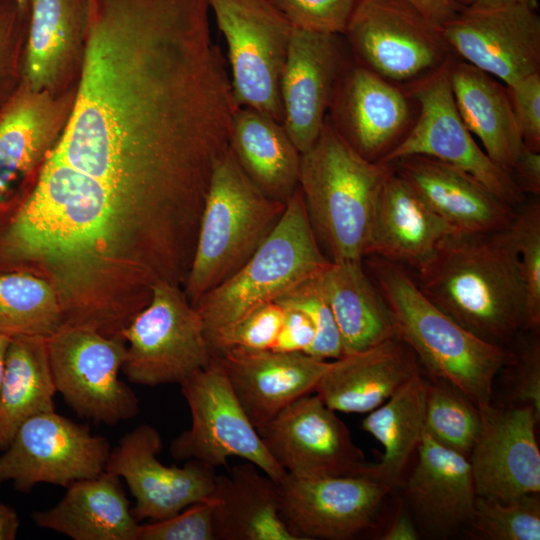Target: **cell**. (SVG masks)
<instances>
[{"label":"cell","instance_id":"1","mask_svg":"<svg viewBox=\"0 0 540 540\" xmlns=\"http://www.w3.org/2000/svg\"><path fill=\"white\" fill-rule=\"evenodd\" d=\"M209 11L208 0H88L73 106L49 155L148 211L200 205L237 108Z\"/></svg>","mask_w":540,"mask_h":540},{"label":"cell","instance_id":"15","mask_svg":"<svg viewBox=\"0 0 540 540\" xmlns=\"http://www.w3.org/2000/svg\"><path fill=\"white\" fill-rule=\"evenodd\" d=\"M266 449L299 477L371 476L372 464L345 423L315 393L303 396L256 428Z\"/></svg>","mask_w":540,"mask_h":540},{"label":"cell","instance_id":"53","mask_svg":"<svg viewBox=\"0 0 540 540\" xmlns=\"http://www.w3.org/2000/svg\"><path fill=\"white\" fill-rule=\"evenodd\" d=\"M15 191V187L0 176V204Z\"/></svg>","mask_w":540,"mask_h":540},{"label":"cell","instance_id":"28","mask_svg":"<svg viewBox=\"0 0 540 540\" xmlns=\"http://www.w3.org/2000/svg\"><path fill=\"white\" fill-rule=\"evenodd\" d=\"M32 519L73 540H138L140 526L121 479L106 470L75 481L56 505L33 512Z\"/></svg>","mask_w":540,"mask_h":540},{"label":"cell","instance_id":"40","mask_svg":"<svg viewBox=\"0 0 540 540\" xmlns=\"http://www.w3.org/2000/svg\"><path fill=\"white\" fill-rule=\"evenodd\" d=\"M27 12L15 0H0V107L22 79Z\"/></svg>","mask_w":540,"mask_h":540},{"label":"cell","instance_id":"39","mask_svg":"<svg viewBox=\"0 0 540 540\" xmlns=\"http://www.w3.org/2000/svg\"><path fill=\"white\" fill-rule=\"evenodd\" d=\"M275 302L282 307L302 311L311 319L315 338L305 354L320 360H335L343 356L340 333L318 284L317 275L282 295Z\"/></svg>","mask_w":540,"mask_h":540},{"label":"cell","instance_id":"33","mask_svg":"<svg viewBox=\"0 0 540 540\" xmlns=\"http://www.w3.org/2000/svg\"><path fill=\"white\" fill-rule=\"evenodd\" d=\"M56 392L46 338L11 337L0 388V452L26 420L55 410Z\"/></svg>","mask_w":540,"mask_h":540},{"label":"cell","instance_id":"43","mask_svg":"<svg viewBox=\"0 0 540 540\" xmlns=\"http://www.w3.org/2000/svg\"><path fill=\"white\" fill-rule=\"evenodd\" d=\"M138 540H215L211 499L139 526Z\"/></svg>","mask_w":540,"mask_h":540},{"label":"cell","instance_id":"49","mask_svg":"<svg viewBox=\"0 0 540 540\" xmlns=\"http://www.w3.org/2000/svg\"><path fill=\"white\" fill-rule=\"evenodd\" d=\"M421 534L410 512L399 510L389 526L382 533V540H418Z\"/></svg>","mask_w":540,"mask_h":540},{"label":"cell","instance_id":"46","mask_svg":"<svg viewBox=\"0 0 540 540\" xmlns=\"http://www.w3.org/2000/svg\"><path fill=\"white\" fill-rule=\"evenodd\" d=\"M284 308V318L271 350L285 353H306L315 338L311 319L302 311Z\"/></svg>","mask_w":540,"mask_h":540},{"label":"cell","instance_id":"14","mask_svg":"<svg viewBox=\"0 0 540 540\" xmlns=\"http://www.w3.org/2000/svg\"><path fill=\"white\" fill-rule=\"evenodd\" d=\"M277 491L281 518L297 540H351L375 527L392 488L369 475L287 473Z\"/></svg>","mask_w":540,"mask_h":540},{"label":"cell","instance_id":"45","mask_svg":"<svg viewBox=\"0 0 540 540\" xmlns=\"http://www.w3.org/2000/svg\"><path fill=\"white\" fill-rule=\"evenodd\" d=\"M509 365L512 368L511 405L529 406L540 416V344L527 341Z\"/></svg>","mask_w":540,"mask_h":540},{"label":"cell","instance_id":"26","mask_svg":"<svg viewBox=\"0 0 540 540\" xmlns=\"http://www.w3.org/2000/svg\"><path fill=\"white\" fill-rule=\"evenodd\" d=\"M419 360L399 337L332 360L315 393L332 410L370 412L419 372Z\"/></svg>","mask_w":540,"mask_h":540},{"label":"cell","instance_id":"30","mask_svg":"<svg viewBox=\"0 0 540 540\" xmlns=\"http://www.w3.org/2000/svg\"><path fill=\"white\" fill-rule=\"evenodd\" d=\"M450 83L458 112L488 157L510 176L524 148L507 87L484 71L453 57Z\"/></svg>","mask_w":540,"mask_h":540},{"label":"cell","instance_id":"54","mask_svg":"<svg viewBox=\"0 0 540 540\" xmlns=\"http://www.w3.org/2000/svg\"><path fill=\"white\" fill-rule=\"evenodd\" d=\"M16 3L18 4L19 8L23 11V12H27V9H28V0H15Z\"/></svg>","mask_w":540,"mask_h":540},{"label":"cell","instance_id":"20","mask_svg":"<svg viewBox=\"0 0 540 540\" xmlns=\"http://www.w3.org/2000/svg\"><path fill=\"white\" fill-rule=\"evenodd\" d=\"M350 59L343 35L293 27L281 79L282 125L300 153L319 136L339 77Z\"/></svg>","mask_w":540,"mask_h":540},{"label":"cell","instance_id":"44","mask_svg":"<svg viewBox=\"0 0 540 540\" xmlns=\"http://www.w3.org/2000/svg\"><path fill=\"white\" fill-rule=\"evenodd\" d=\"M506 87L524 145L540 152V72Z\"/></svg>","mask_w":540,"mask_h":540},{"label":"cell","instance_id":"5","mask_svg":"<svg viewBox=\"0 0 540 540\" xmlns=\"http://www.w3.org/2000/svg\"><path fill=\"white\" fill-rule=\"evenodd\" d=\"M286 203L262 193L228 147L216 160L183 285L194 306L236 273L274 229Z\"/></svg>","mask_w":540,"mask_h":540},{"label":"cell","instance_id":"29","mask_svg":"<svg viewBox=\"0 0 540 540\" xmlns=\"http://www.w3.org/2000/svg\"><path fill=\"white\" fill-rule=\"evenodd\" d=\"M253 463L217 475L210 497L215 540H297L281 518L277 482Z\"/></svg>","mask_w":540,"mask_h":540},{"label":"cell","instance_id":"6","mask_svg":"<svg viewBox=\"0 0 540 540\" xmlns=\"http://www.w3.org/2000/svg\"><path fill=\"white\" fill-rule=\"evenodd\" d=\"M329 262L319 247L298 187L274 229L249 260L194 305L209 345L253 310L318 275Z\"/></svg>","mask_w":540,"mask_h":540},{"label":"cell","instance_id":"23","mask_svg":"<svg viewBox=\"0 0 540 540\" xmlns=\"http://www.w3.org/2000/svg\"><path fill=\"white\" fill-rule=\"evenodd\" d=\"M404 491L421 536L445 539L471 521L477 494L468 457L425 432Z\"/></svg>","mask_w":540,"mask_h":540},{"label":"cell","instance_id":"19","mask_svg":"<svg viewBox=\"0 0 540 540\" xmlns=\"http://www.w3.org/2000/svg\"><path fill=\"white\" fill-rule=\"evenodd\" d=\"M481 429L468 455L477 496L509 501L540 491V451L529 406L479 409Z\"/></svg>","mask_w":540,"mask_h":540},{"label":"cell","instance_id":"25","mask_svg":"<svg viewBox=\"0 0 540 540\" xmlns=\"http://www.w3.org/2000/svg\"><path fill=\"white\" fill-rule=\"evenodd\" d=\"M75 89L62 95L20 84L0 107V176L14 186L33 177L69 118ZM18 186V187H19Z\"/></svg>","mask_w":540,"mask_h":540},{"label":"cell","instance_id":"8","mask_svg":"<svg viewBox=\"0 0 540 540\" xmlns=\"http://www.w3.org/2000/svg\"><path fill=\"white\" fill-rule=\"evenodd\" d=\"M343 37L356 63L403 87L453 57L441 25L408 0H356Z\"/></svg>","mask_w":540,"mask_h":540},{"label":"cell","instance_id":"51","mask_svg":"<svg viewBox=\"0 0 540 540\" xmlns=\"http://www.w3.org/2000/svg\"><path fill=\"white\" fill-rule=\"evenodd\" d=\"M463 8L487 9L498 8L511 5H525L533 9H538L539 0H456Z\"/></svg>","mask_w":540,"mask_h":540},{"label":"cell","instance_id":"48","mask_svg":"<svg viewBox=\"0 0 540 540\" xmlns=\"http://www.w3.org/2000/svg\"><path fill=\"white\" fill-rule=\"evenodd\" d=\"M431 21L443 25L461 6L456 0H408Z\"/></svg>","mask_w":540,"mask_h":540},{"label":"cell","instance_id":"13","mask_svg":"<svg viewBox=\"0 0 540 540\" xmlns=\"http://www.w3.org/2000/svg\"><path fill=\"white\" fill-rule=\"evenodd\" d=\"M105 437L55 412L26 420L0 455V481L21 492L41 483L68 487L101 475L110 455Z\"/></svg>","mask_w":540,"mask_h":540},{"label":"cell","instance_id":"17","mask_svg":"<svg viewBox=\"0 0 540 540\" xmlns=\"http://www.w3.org/2000/svg\"><path fill=\"white\" fill-rule=\"evenodd\" d=\"M162 449L158 430L142 424L126 433L110 451L106 471L124 480L135 499L138 521L168 518L196 502L210 499L215 467L187 460L183 467L166 466L157 455Z\"/></svg>","mask_w":540,"mask_h":540},{"label":"cell","instance_id":"2","mask_svg":"<svg viewBox=\"0 0 540 540\" xmlns=\"http://www.w3.org/2000/svg\"><path fill=\"white\" fill-rule=\"evenodd\" d=\"M418 271L420 290L474 335L501 345L526 326V293L509 227L447 236Z\"/></svg>","mask_w":540,"mask_h":540},{"label":"cell","instance_id":"50","mask_svg":"<svg viewBox=\"0 0 540 540\" xmlns=\"http://www.w3.org/2000/svg\"><path fill=\"white\" fill-rule=\"evenodd\" d=\"M19 527L20 520L16 511L0 502V540H14Z\"/></svg>","mask_w":540,"mask_h":540},{"label":"cell","instance_id":"12","mask_svg":"<svg viewBox=\"0 0 540 540\" xmlns=\"http://www.w3.org/2000/svg\"><path fill=\"white\" fill-rule=\"evenodd\" d=\"M453 57L435 72L405 87L416 102V118L382 163L411 155L432 157L467 172L517 208L525 195L512 177L480 148L458 112L449 76Z\"/></svg>","mask_w":540,"mask_h":540},{"label":"cell","instance_id":"7","mask_svg":"<svg viewBox=\"0 0 540 540\" xmlns=\"http://www.w3.org/2000/svg\"><path fill=\"white\" fill-rule=\"evenodd\" d=\"M122 372L134 384H181L206 367L213 353L203 321L182 286L159 281L149 303L124 328Z\"/></svg>","mask_w":540,"mask_h":540},{"label":"cell","instance_id":"9","mask_svg":"<svg viewBox=\"0 0 540 540\" xmlns=\"http://www.w3.org/2000/svg\"><path fill=\"white\" fill-rule=\"evenodd\" d=\"M228 48L237 107L283 123L281 79L293 26L270 0H208Z\"/></svg>","mask_w":540,"mask_h":540},{"label":"cell","instance_id":"42","mask_svg":"<svg viewBox=\"0 0 540 540\" xmlns=\"http://www.w3.org/2000/svg\"><path fill=\"white\" fill-rule=\"evenodd\" d=\"M294 28L343 35L356 0H270Z\"/></svg>","mask_w":540,"mask_h":540},{"label":"cell","instance_id":"47","mask_svg":"<svg viewBox=\"0 0 540 540\" xmlns=\"http://www.w3.org/2000/svg\"><path fill=\"white\" fill-rule=\"evenodd\" d=\"M519 190L525 194H540V152L524 146L511 172Z\"/></svg>","mask_w":540,"mask_h":540},{"label":"cell","instance_id":"24","mask_svg":"<svg viewBox=\"0 0 540 540\" xmlns=\"http://www.w3.org/2000/svg\"><path fill=\"white\" fill-rule=\"evenodd\" d=\"M391 164L425 204L460 233L499 232L513 220L516 208L451 164L423 155L402 157Z\"/></svg>","mask_w":540,"mask_h":540},{"label":"cell","instance_id":"27","mask_svg":"<svg viewBox=\"0 0 540 540\" xmlns=\"http://www.w3.org/2000/svg\"><path fill=\"white\" fill-rule=\"evenodd\" d=\"M454 233L460 232L432 211L392 166L375 206L365 257L405 263L418 270Z\"/></svg>","mask_w":540,"mask_h":540},{"label":"cell","instance_id":"55","mask_svg":"<svg viewBox=\"0 0 540 540\" xmlns=\"http://www.w3.org/2000/svg\"><path fill=\"white\" fill-rule=\"evenodd\" d=\"M1 483H2V482L0 481V485H1Z\"/></svg>","mask_w":540,"mask_h":540},{"label":"cell","instance_id":"31","mask_svg":"<svg viewBox=\"0 0 540 540\" xmlns=\"http://www.w3.org/2000/svg\"><path fill=\"white\" fill-rule=\"evenodd\" d=\"M317 281L336 321L343 355L397 336L390 309L362 260L330 261Z\"/></svg>","mask_w":540,"mask_h":540},{"label":"cell","instance_id":"4","mask_svg":"<svg viewBox=\"0 0 540 540\" xmlns=\"http://www.w3.org/2000/svg\"><path fill=\"white\" fill-rule=\"evenodd\" d=\"M391 163L371 162L336 131L328 116L301 153L298 187L330 261L362 260L375 206Z\"/></svg>","mask_w":540,"mask_h":540},{"label":"cell","instance_id":"3","mask_svg":"<svg viewBox=\"0 0 540 540\" xmlns=\"http://www.w3.org/2000/svg\"><path fill=\"white\" fill-rule=\"evenodd\" d=\"M369 269L393 317L396 335L436 379L444 380L479 409L491 404L495 376L516 357L449 317L400 264L372 256Z\"/></svg>","mask_w":540,"mask_h":540},{"label":"cell","instance_id":"16","mask_svg":"<svg viewBox=\"0 0 540 540\" xmlns=\"http://www.w3.org/2000/svg\"><path fill=\"white\" fill-rule=\"evenodd\" d=\"M454 57L505 86L540 72V16L537 9L511 5L461 9L442 26Z\"/></svg>","mask_w":540,"mask_h":540},{"label":"cell","instance_id":"10","mask_svg":"<svg viewBox=\"0 0 540 540\" xmlns=\"http://www.w3.org/2000/svg\"><path fill=\"white\" fill-rule=\"evenodd\" d=\"M191 427L177 436L170 453L177 460H198L215 468L228 458L255 464L275 482L287 472L274 460L238 401L224 369L213 355L210 363L180 384Z\"/></svg>","mask_w":540,"mask_h":540},{"label":"cell","instance_id":"35","mask_svg":"<svg viewBox=\"0 0 540 540\" xmlns=\"http://www.w3.org/2000/svg\"><path fill=\"white\" fill-rule=\"evenodd\" d=\"M63 325L57 293L28 272L0 273V334L48 338Z\"/></svg>","mask_w":540,"mask_h":540},{"label":"cell","instance_id":"21","mask_svg":"<svg viewBox=\"0 0 540 540\" xmlns=\"http://www.w3.org/2000/svg\"><path fill=\"white\" fill-rule=\"evenodd\" d=\"M246 415L258 428L297 399L315 392L331 365L305 353L229 348L213 354Z\"/></svg>","mask_w":540,"mask_h":540},{"label":"cell","instance_id":"41","mask_svg":"<svg viewBox=\"0 0 540 540\" xmlns=\"http://www.w3.org/2000/svg\"><path fill=\"white\" fill-rule=\"evenodd\" d=\"M284 318V308L277 302L264 304L247 314L220 334L210 345L216 354L229 348L271 350Z\"/></svg>","mask_w":540,"mask_h":540},{"label":"cell","instance_id":"34","mask_svg":"<svg viewBox=\"0 0 540 540\" xmlns=\"http://www.w3.org/2000/svg\"><path fill=\"white\" fill-rule=\"evenodd\" d=\"M427 388L428 382L418 373L362 420V429L384 449L381 460L372 464L371 477L392 489L401 484L423 437Z\"/></svg>","mask_w":540,"mask_h":540},{"label":"cell","instance_id":"22","mask_svg":"<svg viewBox=\"0 0 540 540\" xmlns=\"http://www.w3.org/2000/svg\"><path fill=\"white\" fill-rule=\"evenodd\" d=\"M87 23L88 0H28L22 79L32 90L62 95L73 89Z\"/></svg>","mask_w":540,"mask_h":540},{"label":"cell","instance_id":"38","mask_svg":"<svg viewBox=\"0 0 540 540\" xmlns=\"http://www.w3.org/2000/svg\"><path fill=\"white\" fill-rule=\"evenodd\" d=\"M517 248L526 293V327L540 325V203L521 204L509 226Z\"/></svg>","mask_w":540,"mask_h":540},{"label":"cell","instance_id":"52","mask_svg":"<svg viewBox=\"0 0 540 540\" xmlns=\"http://www.w3.org/2000/svg\"><path fill=\"white\" fill-rule=\"evenodd\" d=\"M10 340H11V337L4 334H0V388H1L3 377H4L5 366H6V356H7Z\"/></svg>","mask_w":540,"mask_h":540},{"label":"cell","instance_id":"36","mask_svg":"<svg viewBox=\"0 0 540 540\" xmlns=\"http://www.w3.org/2000/svg\"><path fill=\"white\" fill-rule=\"evenodd\" d=\"M481 429L479 408L450 383H428L424 432L444 447L468 457Z\"/></svg>","mask_w":540,"mask_h":540},{"label":"cell","instance_id":"18","mask_svg":"<svg viewBox=\"0 0 540 540\" xmlns=\"http://www.w3.org/2000/svg\"><path fill=\"white\" fill-rule=\"evenodd\" d=\"M417 105L408 90L356 63L342 71L328 118L362 157L382 162L411 128Z\"/></svg>","mask_w":540,"mask_h":540},{"label":"cell","instance_id":"11","mask_svg":"<svg viewBox=\"0 0 540 540\" xmlns=\"http://www.w3.org/2000/svg\"><path fill=\"white\" fill-rule=\"evenodd\" d=\"M46 343L56 391L75 413L106 425L137 415L139 400L119 379L126 360L121 336L63 324Z\"/></svg>","mask_w":540,"mask_h":540},{"label":"cell","instance_id":"37","mask_svg":"<svg viewBox=\"0 0 540 540\" xmlns=\"http://www.w3.org/2000/svg\"><path fill=\"white\" fill-rule=\"evenodd\" d=\"M469 526L483 539L539 540L538 494H526L509 501L477 496Z\"/></svg>","mask_w":540,"mask_h":540},{"label":"cell","instance_id":"32","mask_svg":"<svg viewBox=\"0 0 540 540\" xmlns=\"http://www.w3.org/2000/svg\"><path fill=\"white\" fill-rule=\"evenodd\" d=\"M229 147L262 193L287 203L298 188L301 153L281 123L256 109L237 107L231 118Z\"/></svg>","mask_w":540,"mask_h":540}]
</instances>
